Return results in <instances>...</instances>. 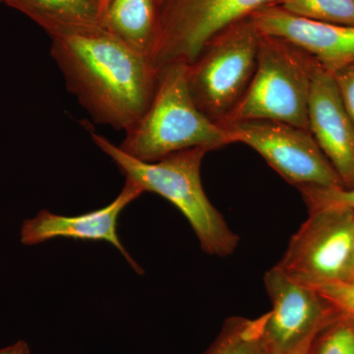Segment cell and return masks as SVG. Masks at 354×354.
<instances>
[{
	"label": "cell",
	"instance_id": "8fae6325",
	"mask_svg": "<svg viewBox=\"0 0 354 354\" xmlns=\"http://www.w3.org/2000/svg\"><path fill=\"white\" fill-rule=\"evenodd\" d=\"M143 193L136 184L125 180L124 187L118 197L108 206L97 211L80 216H66L51 213L48 209H41L34 218L23 221L20 230L21 243L32 246L58 237L106 241L122 254L137 274H143V269L127 252L118 232L121 212Z\"/></svg>",
	"mask_w": 354,
	"mask_h": 354
},
{
	"label": "cell",
	"instance_id": "5b68a950",
	"mask_svg": "<svg viewBox=\"0 0 354 354\" xmlns=\"http://www.w3.org/2000/svg\"><path fill=\"white\" fill-rule=\"evenodd\" d=\"M260 38L248 16L221 30L187 64L191 97L214 122L227 120L245 94L257 64Z\"/></svg>",
	"mask_w": 354,
	"mask_h": 354
},
{
	"label": "cell",
	"instance_id": "2e32d148",
	"mask_svg": "<svg viewBox=\"0 0 354 354\" xmlns=\"http://www.w3.org/2000/svg\"><path fill=\"white\" fill-rule=\"evenodd\" d=\"M270 6L305 19L354 27V0H274Z\"/></svg>",
	"mask_w": 354,
	"mask_h": 354
},
{
	"label": "cell",
	"instance_id": "e0dca14e",
	"mask_svg": "<svg viewBox=\"0 0 354 354\" xmlns=\"http://www.w3.org/2000/svg\"><path fill=\"white\" fill-rule=\"evenodd\" d=\"M308 354H354L353 321L335 313L317 330Z\"/></svg>",
	"mask_w": 354,
	"mask_h": 354
},
{
	"label": "cell",
	"instance_id": "d6986e66",
	"mask_svg": "<svg viewBox=\"0 0 354 354\" xmlns=\"http://www.w3.org/2000/svg\"><path fill=\"white\" fill-rule=\"evenodd\" d=\"M311 288L322 295L335 313L346 317L354 323V281H335Z\"/></svg>",
	"mask_w": 354,
	"mask_h": 354
},
{
	"label": "cell",
	"instance_id": "ffe728a7",
	"mask_svg": "<svg viewBox=\"0 0 354 354\" xmlns=\"http://www.w3.org/2000/svg\"><path fill=\"white\" fill-rule=\"evenodd\" d=\"M344 108L354 125V62L333 72Z\"/></svg>",
	"mask_w": 354,
	"mask_h": 354
},
{
	"label": "cell",
	"instance_id": "6da1fadb",
	"mask_svg": "<svg viewBox=\"0 0 354 354\" xmlns=\"http://www.w3.org/2000/svg\"><path fill=\"white\" fill-rule=\"evenodd\" d=\"M50 55L66 87L97 123L127 131L140 120L157 88L150 58L100 24H51Z\"/></svg>",
	"mask_w": 354,
	"mask_h": 354
},
{
	"label": "cell",
	"instance_id": "44dd1931",
	"mask_svg": "<svg viewBox=\"0 0 354 354\" xmlns=\"http://www.w3.org/2000/svg\"><path fill=\"white\" fill-rule=\"evenodd\" d=\"M0 354H31V349L25 341H18L11 346L0 349Z\"/></svg>",
	"mask_w": 354,
	"mask_h": 354
},
{
	"label": "cell",
	"instance_id": "9a60e30c",
	"mask_svg": "<svg viewBox=\"0 0 354 354\" xmlns=\"http://www.w3.org/2000/svg\"><path fill=\"white\" fill-rule=\"evenodd\" d=\"M267 313L256 319L232 317L204 354H268L265 337Z\"/></svg>",
	"mask_w": 354,
	"mask_h": 354
},
{
	"label": "cell",
	"instance_id": "7a4b0ae2",
	"mask_svg": "<svg viewBox=\"0 0 354 354\" xmlns=\"http://www.w3.org/2000/svg\"><path fill=\"white\" fill-rule=\"evenodd\" d=\"M97 148L113 160L125 176L145 192L156 193L176 207L194 230L202 250L225 258L236 250L239 235L209 202L203 188L201 165L205 148L179 151L153 162L130 157L102 135L91 132Z\"/></svg>",
	"mask_w": 354,
	"mask_h": 354
},
{
	"label": "cell",
	"instance_id": "ac0fdd59",
	"mask_svg": "<svg viewBox=\"0 0 354 354\" xmlns=\"http://www.w3.org/2000/svg\"><path fill=\"white\" fill-rule=\"evenodd\" d=\"M299 192L308 212L330 206L354 209V187L304 188Z\"/></svg>",
	"mask_w": 354,
	"mask_h": 354
},
{
	"label": "cell",
	"instance_id": "3957f363",
	"mask_svg": "<svg viewBox=\"0 0 354 354\" xmlns=\"http://www.w3.org/2000/svg\"><path fill=\"white\" fill-rule=\"evenodd\" d=\"M187 64L158 71L157 88L143 115L125 133L120 148L130 157L153 162L191 148L216 150L234 143L225 127L197 108L188 88Z\"/></svg>",
	"mask_w": 354,
	"mask_h": 354
},
{
	"label": "cell",
	"instance_id": "603a6c76",
	"mask_svg": "<svg viewBox=\"0 0 354 354\" xmlns=\"http://www.w3.org/2000/svg\"><path fill=\"white\" fill-rule=\"evenodd\" d=\"M353 272H354V234H353V266H351V274H353ZM351 274H349V277H351ZM349 277H348V278H349Z\"/></svg>",
	"mask_w": 354,
	"mask_h": 354
},
{
	"label": "cell",
	"instance_id": "5bb4252c",
	"mask_svg": "<svg viewBox=\"0 0 354 354\" xmlns=\"http://www.w3.org/2000/svg\"><path fill=\"white\" fill-rule=\"evenodd\" d=\"M41 29L51 24H100L97 0H2Z\"/></svg>",
	"mask_w": 354,
	"mask_h": 354
},
{
	"label": "cell",
	"instance_id": "4fadbf2b",
	"mask_svg": "<svg viewBox=\"0 0 354 354\" xmlns=\"http://www.w3.org/2000/svg\"><path fill=\"white\" fill-rule=\"evenodd\" d=\"M100 25L151 59L158 35V0H102Z\"/></svg>",
	"mask_w": 354,
	"mask_h": 354
},
{
	"label": "cell",
	"instance_id": "8992f818",
	"mask_svg": "<svg viewBox=\"0 0 354 354\" xmlns=\"http://www.w3.org/2000/svg\"><path fill=\"white\" fill-rule=\"evenodd\" d=\"M354 209L325 207L309 212L278 265L308 286L346 281L353 266Z\"/></svg>",
	"mask_w": 354,
	"mask_h": 354
},
{
	"label": "cell",
	"instance_id": "7402d4cb",
	"mask_svg": "<svg viewBox=\"0 0 354 354\" xmlns=\"http://www.w3.org/2000/svg\"><path fill=\"white\" fill-rule=\"evenodd\" d=\"M313 337L308 339V341L305 342L304 344H300V346H297V348L288 349V351H269V353L268 354H308L310 344H311V341L312 339H313Z\"/></svg>",
	"mask_w": 354,
	"mask_h": 354
},
{
	"label": "cell",
	"instance_id": "9c48e42d",
	"mask_svg": "<svg viewBox=\"0 0 354 354\" xmlns=\"http://www.w3.org/2000/svg\"><path fill=\"white\" fill-rule=\"evenodd\" d=\"M264 285L272 304L265 327L269 351L297 348L335 314L315 288L290 278L278 265L266 272Z\"/></svg>",
	"mask_w": 354,
	"mask_h": 354
},
{
	"label": "cell",
	"instance_id": "cb8c5ba5",
	"mask_svg": "<svg viewBox=\"0 0 354 354\" xmlns=\"http://www.w3.org/2000/svg\"><path fill=\"white\" fill-rule=\"evenodd\" d=\"M346 281H354V272H353V274H351V277H349V278L346 279Z\"/></svg>",
	"mask_w": 354,
	"mask_h": 354
},
{
	"label": "cell",
	"instance_id": "277c9868",
	"mask_svg": "<svg viewBox=\"0 0 354 354\" xmlns=\"http://www.w3.org/2000/svg\"><path fill=\"white\" fill-rule=\"evenodd\" d=\"M312 62L313 57L285 39L261 34L252 80L241 102L221 124L272 120L309 130Z\"/></svg>",
	"mask_w": 354,
	"mask_h": 354
},
{
	"label": "cell",
	"instance_id": "30bf717a",
	"mask_svg": "<svg viewBox=\"0 0 354 354\" xmlns=\"http://www.w3.org/2000/svg\"><path fill=\"white\" fill-rule=\"evenodd\" d=\"M308 128L339 174L344 188L354 187V125L334 77L313 58L308 99Z\"/></svg>",
	"mask_w": 354,
	"mask_h": 354
},
{
	"label": "cell",
	"instance_id": "52a82bcc",
	"mask_svg": "<svg viewBox=\"0 0 354 354\" xmlns=\"http://www.w3.org/2000/svg\"><path fill=\"white\" fill-rule=\"evenodd\" d=\"M274 0H158L157 39L152 64H189L221 30Z\"/></svg>",
	"mask_w": 354,
	"mask_h": 354
},
{
	"label": "cell",
	"instance_id": "484cf974",
	"mask_svg": "<svg viewBox=\"0 0 354 354\" xmlns=\"http://www.w3.org/2000/svg\"><path fill=\"white\" fill-rule=\"evenodd\" d=\"M0 2H2V0H0Z\"/></svg>",
	"mask_w": 354,
	"mask_h": 354
},
{
	"label": "cell",
	"instance_id": "ba28073f",
	"mask_svg": "<svg viewBox=\"0 0 354 354\" xmlns=\"http://www.w3.org/2000/svg\"><path fill=\"white\" fill-rule=\"evenodd\" d=\"M221 125L234 143L252 148L298 190L344 187L309 130L272 120H241Z\"/></svg>",
	"mask_w": 354,
	"mask_h": 354
},
{
	"label": "cell",
	"instance_id": "d4e9b609",
	"mask_svg": "<svg viewBox=\"0 0 354 354\" xmlns=\"http://www.w3.org/2000/svg\"><path fill=\"white\" fill-rule=\"evenodd\" d=\"M97 1H99L100 6H101L102 0H97Z\"/></svg>",
	"mask_w": 354,
	"mask_h": 354
},
{
	"label": "cell",
	"instance_id": "7c38bea8",
	"mask_svg": "<svg viewBox=\"0 0 354 354\" xmlns=\"http://www.w3.org/2000/svg\"><path fill=\"white\" fill-rule=\"evenodd\" d=\"M261 34L285 39L333 73L354 62V27L305 19L274 6L251 14Z\"/></svg>",
	"mask_w": 354,
	"mask_h": 354
}]
</instances>
